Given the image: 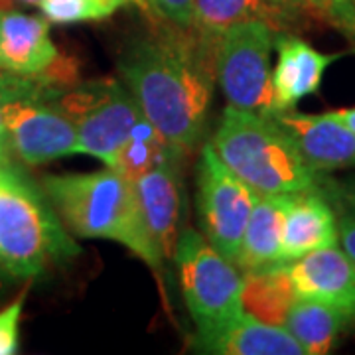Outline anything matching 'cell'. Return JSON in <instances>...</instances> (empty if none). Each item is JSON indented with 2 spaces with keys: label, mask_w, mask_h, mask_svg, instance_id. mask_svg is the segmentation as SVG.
Wrapping results in <instances>:
<instances>
[{
  "label": "cell",
  "mask_w": 355,
  "mask_h": 355,
  "mask_svg": "<svg viewBox=\"0 0 355 355\" xmlns=\"http://www.w3.org/2000/svg\"><path fill=\"white\" fill-rule=\"evenodd\" d=\"M216 42L198 30L158 22L119 58L121 81L142 116L186 154L198 153L207 135Z\"/></svg>",
  "instance_id": "6da1fadb"
},
{
  "label": "cell",
  "mask_w": 355,
  "mask_h": 355,
  "mask_svg": "<svg viewBox=\"0 0 355 355\" xmlns=\"http://www.w3.org/2000/svg\"><path fill=\"white\" fill-rule=\"evenodd\" d=\"M42 188L73 235L121 243L154 272L162 270L164 261L146 231L135 184L119 170L107 166L89 174L46 176Z\"/></svg>",
  "instance_id": "7a4b0ae2"
},
{
  "label": "cell",
  "mask_w": 355,
  "mask_h": 355,
  "mask_svg": "<svg viewBox=\"0 0 355 355\" xmlns=\"http://www.w3.org/2000/svg\"><path fill=\"white\" fill-rule=\"evenodd\" d=\"M81 253L48 193L16 164L0 158V277L36 279Z\"/></svg>",
  "instance_id": "3957f363"
},
{
  "label": "cell",
  "mask_w": 355,
  "mask_h": 355,
  "mask_svg": "<svg viewBox=\"0 0 355 355\" xmlns=\"http://www.w3.org/2000/svg\"><path fill=\"white\" fill-rule=\"evenodd\" d=\"M73 81V64L64 58L38 76L0 71L2 135L12 158L40 166L77 154L76 128L60 107L62 91Z\"/></svg>",
  "instance_id": "277c9868"
},
{
  "label": "cell",
  "mask_w": 355,
  "mask_h": 355,
  "mask_svg": "<svg viewBox=\"0 0 355 355\" xmlns=\"http://www.w3.org/2000/svg\"><path fill=\"white\" fill-rule=\"evenodd\" d=\"M211 146L223 164L259 196L322 191L320 172L268 114L227 105Z\"/></svg>",
  "instance_id": "5b68a950"
},
{
  "label": "cell",
  "mask_w": 355,
  "mask_h": 355,
  "mask_svg": "<svg viewBox=\"0 0 355 355\" xmlns=\"http://www.w3.org/2000/svg\"><path fill=\"white\" fill-rule=\"evenodd\" d=\"M184 302L198 331L211 330L239 318L243 277L235 263L217 251L196 229L180 231L174 259Z\"/></svg>",
  "instance_id": "8992f818"
},
{
  "label": "cell",
  "mask_w": 355,
  "mask_h": 355,
  "mask_svg": "<svg viewBox=\"0 0 355 355\" xmlns=\"http://www.w3.org/2000/svg\"><path fill=\"white\" fill-rule=\"evenodd\" d=\"M60 107L76 128L77 154H89L105 166H113L142 119L127 85L111 77L69 83L62 91Z\"/></svg>",
  "instance_id": "52a82bcc"
},
{
  "label": "cell",
  "mask_w": 355,
  "mask_h": 355,
  "mask_svg": "<svg viewBox=\"0 0 355 355\" xmlns=\"http://www.w3.org/2000/svg\"><path fill=\"white\" fill-rule=\"evenodd\" d=\"M277 30L263 20L229 26L216 42V81L231 107L272 114L270 51Z\"/></svg>",
  "instance_id": "ba28073f"
},
{
  "label": "cell",
  "mask_w": 355,
  "mask_h": 355,
  "mask_svg": "<svg viewBox=\"0 0 355 355\" xmlns=\"http://www.w3.org/2000/svg\"><path fill=\"white\" fill-rule=\"evenodd\" d=\"M257 198L259 193L223 164L214 146L203 144L198 162L200 223L203 237L231 263L237 261Z\"/></svg>",
  "instance_id": "9c48e42d"
},
{
  "label": "cell",
  "mask_w": 355,
  "mask_h": 355,
  "mask_svg": "<svg viewBox=\"0 0 355 355\" xmlns=\"http://www.w3.org/2000/svg\"><path fill=\"white\" fill-rule=\"evenodd\" d=\"M275 46L279 60L270 73L272 114L292 111L302 99L318 93L326 69L342 58V53H322L291 32H277Z\"/></svg>",
  "instance_id": "30bf717a"
},
{
  "label": "cell",
  "mask_w": 355,
  "mask_h": 355,
  "mask_svg": "<svg viewBox=\"0 0 355 355\" xmlns=\"http://www.w3.org/2000/svg\"><path fill=\"white\" fill-rule=\"evenodd\" d=\"M296 298L342 308L355 316V263L338 245L284 263Z\"/></svg>",
  "instance_id": "8fae6325"
},
{
  "label": "cell",
  "mask_w": 355,
  "mask_h": 355,
  "mask_svg": "<svg viewBox=\"0 0 355 355\" xmlns=\"http://www.w3.org/2000/svg\"><path fill=\"white\" fill-rule=\"evenodd\" d=\"M182 160L184 158H170L132 182L146 231L162 261L174 259L180 237Z\"/></svg>",
  "instance_id": "7c38bea8"
},
{
  "label": "cell",
  "mask_w": 355,
  "mask_h": 355,
  "mask_svg": "<svg viewBox=\"0 0 355 355\" xmlns=\"http://www.w3.org/2000/svg\"><path fill=\"white\" fill-rule=\"evenodd\" d=\"M272 119L288 132L304 160L318 172L355 166V132L331 113L308 114L296 109Z\"/></svg>",
  "instance_id": "4fadbf2b"
},
{
  "label": "cell",
  "mask_w": 355,
  "mask_h": 355,
  "mask_svg": "<svg viewBox=\"0 0 355 355\" xmlns=\"http://www.w3.org/2000/svg\"><path fill=\"white\" fill-rule=\"evenodd\" d=\"M60 60L46 18L0 8V71L38 76Z\"/></svg>",
  "instance_id": "5bb4252c"
},
{
  "label": "cell",
  "mask_w": 355,
  "mask_h": 355,
  "mask_svg": "<svg viewBox=\"0 0 355 355\" xmlns=\"http://www.w3.org/2000/svg\"><path fill=\"white\" fill-rule=\"evenodd\" d=\"M193 347L200 354L216 355H304L284 326L266 324L247 312L217 328L198 331Z\"/></svg>",
  "instance_id": "9a60e30c"
},
{
  "label": "cell",
  "mask_w": 355,
  "mask_h": 355,
  "mask_svg": "<svg viewBox=\"0 0 355 355\" xmlns=\"http://www.w3.org/2000/svg\"><path fill=\"white\" fill-rule=\"evenodd\" d=\"M334 245H338V217L322 191L286 193L282 263Z\"/></svg>",
  "instance_id": "2e32d148"
},
{
  "label": "cell",
  "mask_w": 355,
  "mask_h": 355,
  "mask_svg": "<svg viewBox=\"0 0 355 355\" xmlns=\"http://www.w3.org/2000/svg\"><path fill=\"white\" fill-rule=\"evenodd\" d=\"M304 14L292 0H193V30L216 42L229 26L263 20L277 32H288Z\"/></svg>",
  "instance_id": "e0dca14e"
},
{
  "label": "cell",
  "mask_w": 355,
  "mask_h": 355,
  "mask_svg": "<svg viewBox=\"0 0 355 355\" xmlns=\"http://www.w3.org/2000/svg\"><path fill=\"white\" fill-rule=\"evenodd\" d=\"M284 203L286 193L257 198L235 261L237 268H241L243 272L282 265Z\"/></svg>",
  "instance_id": "ac0fdd59"
},
{
  "label": "cell",
  "mask_w": 355,
  "mask_h": 355,
  "mask_svg": "<svg viewBox=\"0 0 355 355\" xmlns=\"http://www.w3.org/2000/svg\"><path fill=\"white\" fill-rule=\"evenodd\" d=\"M354 324L355 316L342 308L306 298H296L284 320V328L302 345L304 355L328 354L338 338Z\"/></svg>",
  "instance_id": "d6986e66"
},
{
  "label": "cell",
  "mask_w": 355,
  "mask_h": 355,
  "mask_svg": "<svg viewBox=\"0 0 355 355\" xmlns=\"http://www.w3.org/2000/svg\"><path fill=\"white\" fill-rule=\"evenodd\" d=\"M243 310L266 324L284 326L296 294L282 265L243 272Z\"/></svg>",
  "instance_id": "ffe728a7"
},
{
  "label": "cell",
  "mask_w": 355,
  "mask_h": 355,
  "mask_svg": "<svg viewBox=\"0 0 355 355\" xmlns=\"http://www.w3.org/2000/svg\"><path fill=\"white\" fill-rule=\"evenodd\" d=\"M188 156L174 146L164 135L148 123L144 116L139 121V125L130 132L127 142L119 150L111 168L119 170L130 182L139 180L142 174L150 172L153 168L162 164L170 158H184Z\"/></svg>",
  "instance_id": "44dd1931"
},
{
  "label": "cell",
  "mask_w": 355,
  "mask_h": 355,
  "mask_svg": "<svg viewBox=\"0 0 355 355\" xmlns=\"http://www.w3.org/2000/svg\"><path fill=\"white\" fill-rule=\"evenodd\" d=\"M139 0H42L38 6L44 18L53 24H81L107 20Z\"/></svg>",
  "instance_id": "7402d4cb"
},
{
  "label": "cell",
  "mask_w": 355,
  "mask_h": 355,
  "mask_svg": "<svg viewBox=\"0 0 355 355\" xmlns=\"http://www.w3.org/2000/svg\"><path fill=\"white\" fill-rule=\"evenodd\" d=\"M304 14H316L355 40V10L352 0H292Z\"/></svg>",
  "instance_id": "603a6c76"
},
{
  "label": "cell",
  "mask_w": 355,
  "mask_h": 355,
  "mask_svg": "<svg viewBox=\"0 0 355 355\" xmlns=\"http://www.w3.org/2000/svg\"><path fill=\"white\" fill-rule=\"evenodd\" d=\"M153 20L182 30H193V0H139Z\"/></svg>",
  "instance_id": "cb8c5ba5"
},
{
  "label": "cell",
  "mask_w": 355,
  "mask_h": 355,
  "mask_svg": "<svg viewBox=\"0 0 355 355\" xmlns=\"http://www.w3.org/2000/svg\"><path fill=\"white\" fill-rule=\"evenodd\" d=\"M24 300L26 292H22L12 304L0 310V355H14L20 349V320Z\"/></svg>",
  "instance_id": "d4e9b609"
},
{
  "label": "cell",
  "mask_w": 355,
  "mask_h": 355,
  "mask_svg": "<svg viewBox=\"0 0 355 355\" xmlns=\"http://www.w3.org/2000/svg\"><path fill=\"white\" fill-rule=\"evenodd\" d=\"M338 245L355 263V211H345L338 219Z\"/></svg>",
  "instance_id": "484cf974"
},
{
  "label": "cell",
  "mask_w": 355,
  "mask_h": 355,
  "mask_svg": "<svg viewBox=\"0 0 355 355\" xmlns=\"http://www.w3.org/2000/svg\"><path fill=\"white\" fill-rule=\"evenodd\" d=\"M336 119H340L343 125L352 128L355 132V107H345V109H336V111H330Z\"/></svg>",
  "instance_id": "4316f807"
},
{
  "label": "cell",
  "mask_w": 355,
  "mask_h": 355,
  "mask_svg": "<svg viewBox=\"0 0 355 355\" xmlns=\"http://www.w3.org/2000/svg\"><path fill=\"white\" fill-rule=\"evenodd\" d=\"M342 193H343V200H345V203L349 205V209L355 211V182L347 184V186L342 190Z\"/></svg>",
  "instance_id": "83f0119b"
},
{
  "label": "cell",
  "mask_w": 355,
  "mask_h": 355,
  "mask_svg": "<svg viewBox=\"0 0 355 355\" xmlns=\"http://www.w3.org/2000/svg\"><path fill=\"white\" fill-rule=\"evenodd\" d=\"M0 148H6V144H4V135H2V114H0Z\"/></svg>",
  "instance_id": "f1b7e54d"
},
{
  "label": "cell",
  "mask_w": 355,
  "mask_h": 355,
  "mask_svg": "<svg viewBox=\"0 0 355 355\" xmlns=\"http://www.w3.org/2000/svg\"><path fill=\"white\" fill-rule=\"evenodd\" d=\"M18 2H24V4H40L42 0H18Z\"/></svg>",
  "instance_id": "f546056e"
},
{
  "label": "cell",
  "mask_w": 355,
  "mask_h": 355,
  "mask_svg": "<svg viewBox=\"0 0 355 355\" xmlns=\"http://www.w3.org/2000/svg\"><path fill=\"white\" fill-rule=\"evenodd\" d=\"M352 4H354V10H355V0H352Z\"/></svg>",
  "instance_id": "4dcf8cb0"
}]
</instances>
